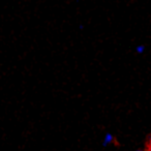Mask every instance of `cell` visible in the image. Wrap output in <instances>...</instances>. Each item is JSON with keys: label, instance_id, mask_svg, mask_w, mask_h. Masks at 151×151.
<instances>
[{"label": "cell", "instance_id": "1", "mask_svg": "<svg viewBox=\"0 0 151 151\" xmlns=\"http://www.w3.org/2000/svg\"><path fill=\"white\" fill-rule=\"evenodd\" d=\"M112 140H113V137L111 136V134H107L106 136V138H105V141H104V144L105 145H107V144H109V143H111L112 142Z\"/></svg>", "mask_w": 151, "mask_h": 151}, {"label": "cell", "instance_id": "2", "mask_svg": "<svg viewBox=\"0 0 151 151\" xmlns=\"http://www.w3.org/2000/svg\"><path fill=\"white\" fill-rule=\"evenodd\" d=\"M140 151H144V150H140Z\"/></svg>", "mask_w": 151, "mask_h": 151}]
</instances>
